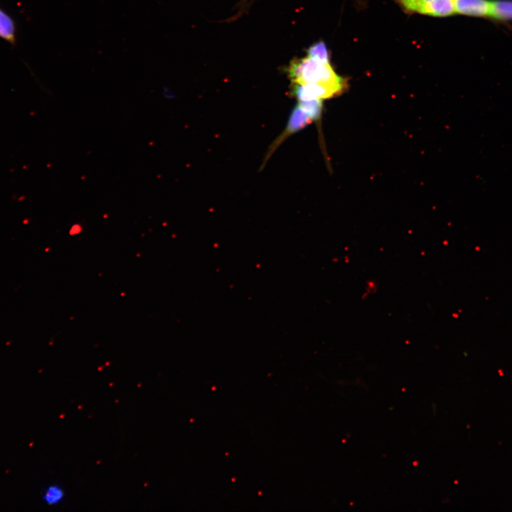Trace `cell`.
<instances>
[{
  "label": "cell",
  "mask_w": 512,
  "mask_h": 512,
  "mask_svg": "<svg viewBox=\"0 0 512 512\" xmlns=\"http://www.w3.org/2000/svg\"><path fill=\"white\" fill-rule=\"evenodd\" d=\"M64 496V491L58 485H51L48 487L43 494V500L49 505H55L62 501Z\"/></svg>",
  "instance_id": "cell-9"
},
{
  "label": "cell",
  "mask_w": 512,
  "mask_h": 512,
  "mask_svg": "<svg viewBox=\"0 0 512 512\" xmlns=\"http://www.w3.org/2000/svg\"><path fill=\"white\" fill-rule=\"evenodd\" d=\"M455 13L474 17H491L493 1L454 0Z\"/></svg>",
  "instance_id": "cell-4"
},
{
  "label": "cell",
  "mask_w": 512,
  "mask_h": 512,
  "mask_svg": "<svg viewBox=\"0 0 512 512\" xmlns=\"http://www.w3.org/2000/svg\"><path fill=\"white\" fill-rule=\"evenodd\" d=\"M297 105L309 116L312 121H319L323 109L322 100L297 101Z\"/></svg>",
  "instance_id": "cell-7"
},
{
  "label": "cell",
  "mask_w": 512,
  "mask_h": 512,
  "mask_svg": "<svg viewBox=\"0 0 512 512\" xmlns=\"http://www.w3.org/2000/svg\"><path fill=\"white\" fill-rule=\"evenodd\" d=\"M16 34V24L14 19L0 7V38L11 45H15Z\"/></svg>",
  "instance_id": "cell-5"
},
{
  "label": "cell",
  "mask_w": 512,
  "mask_h": 512,
  "mask_svg": "<svg viewBox=\"0 0 512 512\" xmlns=\"http://www.w3.org/2000/svg\"><path fill=\"white\" fill-rule=\"evenodd\" d=\"M409 14L447 17L455 13L454 0H395Z\"/></svg>",
  "instance_id": "cell-2"
},
{
  "label": "cell",
  "mask_w": 512,
  "mask_h": 512,
  "mask_svg": "<svg viewBox=\"0 0 512 512\" xmlns=\"http://www.w3.org/2000/svg\"><path fill=\"white\" fill-rule=\"evenodd\" d=\"M312 122L309 116L297 105L289 115L284 129L269 146L260 169L264 168L272 155L289 137L303 129Z\"/></svg>",
  "instance_id": "cell-3"
},
{
  "label": "cell",
  "mask_w": 512,
  "mask_h": 512,
  "mask_svg": "<svg viewBox=\"0 0 512 512\" xmlns=\"http://www.w3.org/2000/svg\"><path fill=\"white\" fill-rule=\"evenodd\" d=\"M284 71L290 83L323 86L340 95L347 87V80L338 75L331 63H324L305 56L294 58Z\"/></svg>",
  "instance_id": "cell-1"
},
{
  "label": "cell",
  "mask_w": 512,
  "mask_h": 512,
  "mask_svg": "<svg viewBox=\"0 0 512 512\" xmlns=\"http://www.w3.org/2000/svg\"><path fill=\"white\" fill-rule=\"evenodd\" d=\"M306 56L324 63H331L329 50L323 41H318L309 46L306 50Z\"/></svg>",
  "instance_id": "cell-8"
},
{
  "label": "cell",
  "mask_w": 512,
  "mask_h": 512,
  "mask_svg": "<svg viewBox=\"0 0 512 512\" xmlns=\"http://www.w3.org/2000/svg\"><path fill=\"white\" fill-rule=\"evenodd\" d=\"M491 17L501 21H512V0L493 1Z\"/></svg>",
  "instance_id": "cell-6"
}]
</instances>
